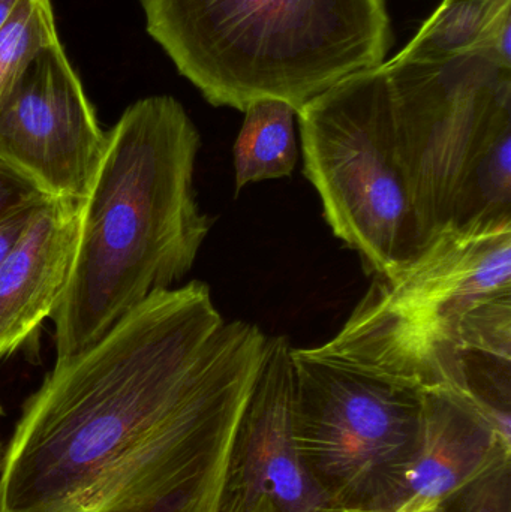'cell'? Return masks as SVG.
Segmentation results:
<instances>
[{"instance_id":"5bb4252c","label":"cell","mask_w":511,"mask_h":512,"mask_svg":"<svg viewBox=\"0 0 511 512\" xmlns=\"http://www.w3.org/2000/svg\"><path fill=\"white\" fill-rule=\"evenodd\" d=\"M59 41L50 0H18L0 29V101L36 56Z\"/></svg>"},{"instance_id":"e0dca14e","label":"cell","mask_w":511,"mask_h":512,"mask_svg":"<svg viewBox=\"0 0 511 512\" xmlns=\"http://www.w3.org/2000/svg\"><path fill=\"white\" fill-rule=\"evenodd\" d=\"M41 204H39V206H41ZM39 206L21 210V212L15 213V215L9 216L8 219L0 222V261H2L3 256L8 252V249L11 248L15 239L20 236L21 231L24 230L27 222L32 218L33 212H35Z\"/></svg>"},{"instance_id":"ffe728a7","label":"cell","mask_w":511,"mask_h":512,"mask_svg":"<svg viewBox=\"0 0 511 512\" xmlns=\"http://www.w3.org/2000/svg\"><path fill=\"white\" fill-rule=\"evenodd\" d=\"M491 2L504 3V2H511V0H491Z\"/></svg>"},{"instance_id":"8992f818","label":"cell","mask_w":511,"mask_h":512,"mask_svg":"<svg viewBox=\"0 0 511 512\" xmlns=\"http://www.w3.org/2000/svg\"><path fill=\"white\" fill-rule=\"evenodd\" d=\"M294 441L338 512H393L416 460L423 391L317 348L291 351Z\"/></svg>"},{"instance_id":"8fae6325","label":"cell","mask_w":511,"mask_h":512,"mask_svg":"<svg viewBox=\"0 0 511 512\" xmlns=\"http://www.w3.org/2000/svg\"><path fill=\"white\" fill-rule=\"evenodd\" d=\"M511 442L488 415L452 390L423 391V426L416 460L393 512H431L503 457Z\"/></svg>"},{"instance_id":"9c48e42d","label":"cell","mask_w":511,"mask_h":512,"mask_svg":"<svg viewBox=\"0 0 511 512\" xmlns=\"http://www.w3.org/2000/svg\"><path fill=\"white\" fill-rule=\"evenodd\" d=\"M293 346L269 337L266 358L240 423L219 512H338L309 477L294 441Z\"/></svg>"},{"instance_id":"603a6c76","label":"cell","mask_w":511,"mask_h":512,"mask_svg":"<svg viewBox=\"0 0 511 512\" xmlns=\"http://www.w3.org/2000/svg\"><path fill=\"white\" fill-rule=\"evenodd\" d=\"M0 415H2V408H0Z\"/></svg>"},{"instance_id":"ba28073f","label":"cell","mask_w":511,"mask_h":512,"mask_svg":"<svg viewBox=\"0 0 511 512\" xmlns=\"http://www.w3.org/2000/svg\"><path fill=\"white\" fill-rule=\"evenodd\" d=\"M107 134L62 42L44 48L0 101V156L48 197H87Z\"/></svg>"},{"instance_id":"9a60e30c","label":"cell","mask_w":511,"mask_h":512,"mask_svg":"<svg viewBox=\"0 0 511 512\" xmlns=\"http://www.w3.org/2000/svg\"><path fill=\"white\" fill-rule=\"evenodd\" d=\"M440 508L443 512H511V456L456 490Z\"/></svg>"},{"instance_id":"7a4b0ae2","label":"cell","mask_w":511,"mask_h":512,"mask_svg":"<svg viewBox=\"0 0 511 512\" xmlns=\"http://www.w3.org/2000/svg\"><path fill=\"white\" fill-rule=\"evenodd\" d=\"M200 132L173 96L129 105L107 134L68 286L53 313L56 363L102 339L194 267L212 221L194 189Z\"/></svg>"},{"instance_id":"52a82bcc","label":"cell","mask_w":511,"mask_h":512,"mask_svg":"<svg viewBox=\"0 0 511 512\" xmlns=\"http://www.w3.org/2000/svg\"><path fill=\"white\" fill-rule=\"evenodd\" d=\"M399 153L426 245L453 207L486 147L511 128V69L483 53L444 62H384Z\"/></svg>"},{"instance_id":"2e32d148","label":"cell","mask_w":511,"mask_h":512,"mask_svg":"<svg viewBox=\"0 0 511 512\" xmlns=\"http://www.w3.org/2000/svg\"><path fill=\"white\" fill-rule=\"evenodd\" d=\"M47 198L29 176L0 156V222L21 210L39 206Z\"/></svg>"},{"instance_id":"ac0fdd59","label":"cell","mask_w":511,"mask_h":512,"mask_svg":"<svg viewBox=\"0 0 511 512\" xmlns=\"http://www.w3.org/2000/svg\"><path fill=\"white\" fill-rule=\"evenodd\" d=\"M18 0H0V29L5 26L8 21L9 15L12 14V9L17 5Z\"/></svg>"},{"instance_id":"3957f363","label":"cell","mask_w":511,"mask_h":512,"mask_svg":"<svg viewBox=\"0 0 511 512\" xmlns=\"http://www.w3.org/2000/svg\"><path fill=\"white\" fill-rule=\"evenodd\" d=\"M150 38L213 107L302 108L378 68L393 45L387 0H138Z\"/></svg>"},{"instance_id":"6da1fadb","label":"cell","mask_w":511,"mask_h":512,"mask_svg":"<svg viewBox=\"0 0 511 512\" xmlns=\"http://www.w3.org/2000/svg\"><path fill=\"white\" fill-rule=\"evenodd\" d=\"M267 342L200 280L150 295L24 403L0 512L221 511Z\"/></svg>"},{"instance_id":"4fadbf2b","label":"cell","mask_w":511,"mask_h":512,"mask_svg":"<svg viewBox=\"0 0 511 512\" xmlns=\"http://www.w3.org/2000/svg\"><path fill=\"white\" fill-rule=\"evenodd\" d=\"M511 2L491 0H443L423 24L398 59L413 62H444L468 53H485L495 21Z\"/></svg>"},{"instance_id":"5b68a950","label":"cell","mask_w":511,"mask_h":512,"mask_svg":"<svg viewBox=\"0 0 511 512\" xmlns=\"http://www.w3.org/2000/svg\"><path fill=\"white\" fill-rule=\"evenodd\" d=\"M303 173L333 234L387 277L426 246L399 153L384 63L339 81L297 111Z\"/></svg>"},{"instance_id":"cb8c5ba5","label":"cell","mask_w":511,"mask_h":512,"mask_svg":"<svg viewBox=\"0 0 511 512\" xmlns=\"http://www.w3.org/2000/svg\"><path fill=\"white\" fill-rule=\"evenodd\" d=\"M432 512V511H431Z\"/></svg>"},{"instance_id":"277c9868","label":"cell","mask_w":511,"mask_h":512,"mask_svg":"<svg viewBox=\"0 0 511 512\" xmlns=\"http://www.w3.org/2000/svg\"><path fill=\"white\" fill-rule=\"evenodd\" d=\"M511 294V218L447 227L407 267L375 277L323 354L422 391L467 397L462 328Z\"/></svg>"},{"instance_id":"d6986e66","label":"cell","mask_w":511,"mask_h":512,"mask_svg":"<svg viewBox=\"0 0 511 512\" xmlns=\"http://www.w3.org/2000/svg\"><path fill=\"white\" fill-rule=\"evenodd\" d=\"M249 512H273L272 508L269 507L267 504H261L258 505V507H255L254 510Z\"/></svg>"},{"instance_id":"7402d4cb","label":"cell","mask_w":511,"mask_h":512,"mask_svg":"<svg viewBox=\"0 0 511 512\" xmlns=\"http://www.w3.org/2000/svg\"><path fill=\"white\" fill-rule=\"evenodd\" d=\"M0 460H2V445H0Z\"/></svg>"},{"instance_id":"44dd1931","label":"cell","mask_w":511,"mask_h":512,"mask_svg":"<svg viewBox=\"0 0 511 512\" xmlns=\"http://www.w3.org/2000/svg\"><path fill=\"white\" fill-rule=\"evenodd\" d=\"M432 512H443V510H441V508H440V507H438V508H437V510H434V511H432Z\"/></svg>"},{"instance_id":"30bf717a","label":"cell","mask_w":511,"mask_h":512,"mask_svg":"<svg viewBox=\"0 0 511 512\" xmlns=\"http://www.w3.org/2000/svg\"><path fill=\"white\" fill-rule=\"evenodd\" d=\"M81 203L48 197L0 261V358L56 312L68 286Z\"/></svg>"},{"instance_id":"7c38bea8","label":"cell","mask_w":511,"mask_h":512,"mask_svg":"<svg viewBox=\"0 0 511 512\" xmlns=\"http://www.w3.org/2000/svg\"><path fill=\"white\" fill-rule=\"evenodd\" d=\"M243 113L233 150L236 195L252 183L290 177L299 161L296 108L279 99H260Z\"/></svg>"}]
</instances>
